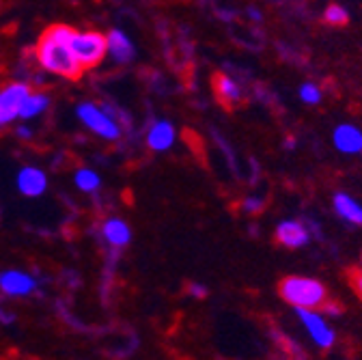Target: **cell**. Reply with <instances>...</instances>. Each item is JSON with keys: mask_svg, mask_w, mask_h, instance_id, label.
I'll list each match as a JSON object with an SVG mask.
<instances>
[{"mask_svg": "<svg viewBox=\"0 0 362 360\" xmlns=\"http://www.w3.org/2000/svg\"><path fill=\"white\" fill-rule=\"evenodd\" d=\"M102 231H104V238H106L112 246H117V248L127 246L129 240H132L129 227H127V224H125L121 218H110V220H106Z\"/></svg>", "mask_w": 362, "mask_h": 360, "instance_id": "obj_15", "label": "cell"}, {"mask_svg": "<svg viewBox=\"0 0 362 360\" xmlns=\"http://www.w3.org/2000/svg\"><path fill=\"white\" fill-rule=\"evenodd\" d=\"M332 143L341 153L356 156L362 151V129L351 123H341L332 134Z\"/></svg>", "mask_w": 362, "mask_h": 360, "instance_id": "obj_7", "label": "cell"}, {"mask_svg": "<svg viewBox=\"0 0 362 360\" xmlns=\"http://www.w3.org/2000/svg\"><path fill=\"white\" fill-rule=\"evenodd\" d=\"M76 115H78V119L90 129V132H95L98 137H102V139H106V141H117V139H121V127L117 125V121L110 117V115H106L104 110H100L95 104H80L78 108H76Z\"/></svg>", "mask_w": 362, "mask_h": 360, "instance_id": "obj_4", "label": "cell"}, {"mask_svg": "<svg viewBox=\"0 0 362 360\" xmlns=\"http://www.w3.org/2000/svg\"><path fill=\"white\" fill-rule=\"evenodd\" d=\"M242 207H244V209H246L248 214H257V211H259V209L263 207V201H261L259 197H248V199H246V201L242 203Z\"/></svg>", "mask_w": 362, "mask_h": 360, "instance_id": "obj_21", "label": "cell"}, {"mask_svg": "<svg viewBox=\"0 0 362 360\" xmlns=\"http://www.w3.org/2000/svg\"><path fill=\"white\" fill-rule=\"evenodd\" d=\"M188 291H190V296H194V298H205V296H207V287H203V285H199V283H192V285L188 287Z\"/></svg>", "mask_w": 362, "mask_h": 360, "instance_id": "obj_23", "label": "cell"}, {"mask_svg": "<svg viewBox=\"0 0 362 360\" xmlns=\"http://www.w3.org/2000/svg\"><path fill=\"white\" fill-rule=\"evenodd\" d=\"M300 100L308 106H315V104H320L322 102V88L313 84V82H306L300 86Z\"/></svg>", "mask_w": 362, "mask_h": 360, "instance_id": "obj_18", "label": "cell"}, {"mask_svg": "<svg viewBox=\"0 0 362 360\" xmlns=\"http://www.w3.org/2000/svg\"><path fill=\"white\" fill-rule=\"evenodd\" d=\"M18 190L24 197H41L48 188V177H45L43 170L35 168V166H24L18 173Z\"/></svg>", "mask_w": 362, "mask_h": 360, "instance_id": "obj_8", "label": "cell"}, {"mask_svg": "<svg viewBox=\"0 0 362 360\" xmlns=\"http://www.w3.org/2000/svg\"><path fill=\"white\" fill-rule=\"evenodd\" d=\"M71 50L84 69L98 67L104 61V57L108 54V37H104L102 33H95V30L76 33L71 39Z\"/></svg>", "mask_w": 362, "mask_h": 360, "instance_id": "obj_3", "label": "cell"}, {"mask_svg": "<svg viewBox=\"0 0 362 360\" xmlns=\"http://www.w3.org/2000/svg\"><path fill=\"white\" fill-rule=\"evenodd\" d=\"M281 298L296 308H322L328 294L326 287L308 277H287L279 285Z\"/></svg>", "mask_w": 362, "mask_h": 360, "instance_id": "obj_2", "label": "cell"}, {"mask_svg": "<svg viewBox=\"0 0 362 360\" xmlns=\"http://www.w3.org/2000/svg\"><path fill=\"white\" fill-rule=\"evenodd\" d=\"M214 91H216L218 100L224 106H229V108L242 102V88H240V84L233 78L224 76V74L214 78Z\"/></svg>", "mask_w": 362, "mask_h": 360, "instance_id": "obj_12", "label": "cell"}, {"mask_svg": "<svg viewBox=\"0 0 362 360\" xmlns=\"http://www.w3.org/2000/svg\"><path fill=\"white\" fill-rule=\"evenodd\" d=\"M298 318L302 322V326L306 328L308 337L313 339V343L322 349H330L337 341L334 330L326 324V320L322 318L317 308H298Z\"/></svg>", "mask_w": 362, "mask_h": 360, "instance_id": "obj_6", "label": "cell"}, {"mask_svg": "<svg viewBox=\"0 0 362 360\" xmlns=\"http://www.w3.org/2000/svg\"><path fill=\"white\" fill-rule=\"evenodd\" d=\"M18 134H20L22 139H28V137H30V129H26V127H20V129H18Z\"/></svg>", "mask_w": 362, "mask_h": 360, "instance_id": "obj_24", "label": "cell"}, {"mask_svg": "<svg viewBox=\"0 0 362 360\" xmlns=\"http://www.w3.org/2000/svg\"><path fill=\"white\" fill-rule=\"evenodd\" d=\"M74 182L82 192H95L100 188V175L90 168H80L74 177Z\"/></svg>", "mask_w": 362, "mask_h": 360, "instance_id": "obj_17", "label": "cell"}, {"mask_svg": "<svg viewBox=\"0 0 362 360\" xmlns=\"http://www.w3.org/2000/svg\"><path fill=\"white\" fill-rule=\"evenodd\" d=\"M332 205H334V211H337L343 220H347V222H351V224H362V205L356 203L349 194L337 192L334 199H332Z\"/></svg>", "mask_w": 362, "mask_h": 360, "instance_id": "obj_14", "label": "cell"}, {"mask_svg": "<svg viewBox=\"0 0 362 360\" xmlns=\"http://www.w3.org/2000/svg\"><path fill=\"white\" fill-rule=\"evenodd\" d=\"M108 54L117 61V63H127L134 59V46H132V41L127 39L125 33L121 30H110L108 35Z\"/></svg>", "mask_w": 362, "mask_h": 360, "instance_id": "obj_13", "label": "cell"}, {"mask_svg": "<svg viewBox=\"0 0 362 360\" xmlns=\"http://www.w3.org/2000/svg\"><path fill=\"white\" fill-rule=\"evenodd\" d=\"M76 33L78 30L67 24H52L50 28L43 30L37 41L35 54L45 71L69 80H78L82 76L84 67L71 50V39Z\"/></svg>", "mask_w": 362, "mask_h": 360, "instance_id": "obj_1", "label": "cell"}, {"mask_svg": "<svg viewBox=\"0 0 362 360\" xmlns=\"http://www.w3.org/2000/svg\"><path fill=\"white\" fill-rule=\"evenodd\" d=\"M324 20H326L328 24H332V26H343V24H347L349 13H347L341 5H330V7L324 11Z\"/></svg>", "mask_w": 362, "mask_h": 360, "instance_id": "obj_19", "label": "cell"}, {"mask_svg": "<svg viewBox=\"0 0 362 360\" xmlns=\"http://www.w3.org/2000/svg\"><path fill=\"white\" fill-rule=\"evenodd\" d=\"M322 308H324V313H328L330 315V318H339V315H341V306L339 304H334V302H324L322 304Z\"/></svg>", "mask_w": 362, "mask_h": 360, "instance_id": "obj_22", "label": "cell"}, {"mask_svg": "<svg viewBox=\"0 0 362 360\" xmlns=\"http://www.w3.org/2000/svg\"><path fill=\"white\" fill-rule=\"evenodd\" d=\"M276 240L287 248H302L308 244V231L298 220H283L276 227Z\"/></svg>", "mask_w": 362, "mask_h": 360, "instance_id": "obj_9", "label": "cell"}, {"mask_svg": "<svg viewBox=\"0 0 362 360\" xmlns=\"http://www.w3.org/2000/svg\"><path fill=\"white\" fill-rule=\"evenodd\" d=\"M360 267H362V255H360Z\"/></svg>", "mask_w": 362, "mask_h": 360, "instance_id": "obj_25", "label": "cell"}, {"mask_svg": "<svg viewBox=\"0 0 362 360\" xmlns=\"http://www.w3.org/2000/svg\"><path fill=\"white\" fill-rule=\"evenodd\" d=\"M28 93H30V86L24 82L7 84L3 91H0V129H5L20 117L22 104Z\"/></svg>", "mask_w": 362, "mask_h": 360, "instance_id": "obj_5", "label": "cell"}, {"mask_svg": "<svg viewBox=\"0 0 362 360\" xmlns=\"http://www.w3.org/2000/svg\"><path fill=\"white\" fill-rule=\"evenodd\" d=\"M147 145L153 151H168L175 145V127L168 121H158L147 134Z\"/></svg>", "mask_w": 362, "mask_h": 360, "instance_id": "obj_11", "label": "cell"}, {"mask_svg": "<svg viewBox=\"0 0 362 360\" xmlns=\"http://www.w3.org/2000/svg\"><path fill=\"white\" fill-rule=\"evenodd\" d=\"M0 289L9 296H28L35 289V281L18 269H7L0 274Z\"/></svg>", "mask_w": 362, "mask_h": 360, "instance_id": "obj_10", "label": "cell"}, {"mask_svg": "<svg viewBox=\"0 0 362 360\" xmlns=\"http://www.w3.org/2000/svg\"><path fill=\"white\" fill-rule=\"evenodd\" d=\"M50 100L48 95L43 93H28L24 104H22V110H20V119H33V117H39L45 108H48Z\"/></svg>", "mask_w": 362, "mask_h": 360, "instance_id": "obj_16", "label": "cell"}, {"mask_svg": "<svg viewBox=\"0 0 362 360\" xmlns=\"http://www.w3.org/2000/svg\"><path fill=\"white\" fill-rule=\"evenodd\" d=\"M349 283H351L354 291L358 294V298L362 300V267L360 269H349Z\"/></svg>", "mask_w": 362, "mask_h": 360, "instance_id": "obj_20", "label": "cell"}]
</instances>
